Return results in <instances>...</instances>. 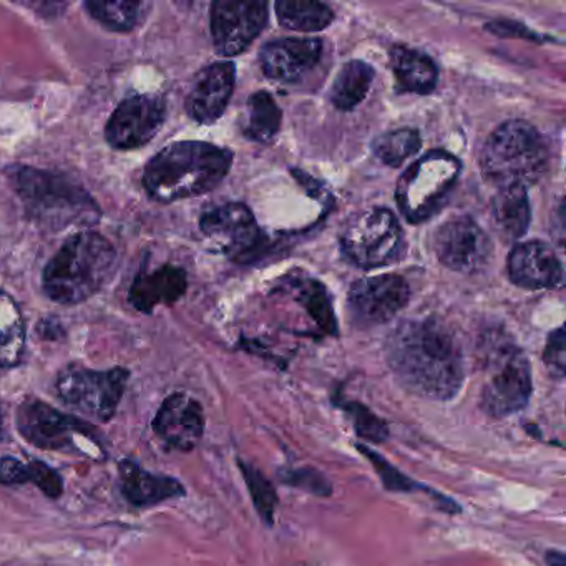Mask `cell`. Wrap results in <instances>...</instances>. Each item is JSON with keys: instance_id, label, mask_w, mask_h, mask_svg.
Instances as JSON below:
<instances>
[{"instance_id": "1", "label": "cell", "mask_w": 566, "mask_h": 566, "mask_svg": "<svg viewBox=\"0 0 566 566\" xmlns=\"http://www.w3.org/2000/svg\"><path fill=\"white\" fill-rule=\"evenodd\" d=\"M386 357L400 386L423 399H453L465 380L462 347L436 319L400 323L387 337Z\"/></svg>"}, {"instance_id": "2", "label": "cell", "mask_w": 566, "mask_h": 566, "mask_svg": "<svg viewBox=\"0 0 566 566\" xmlns=\"http://www.w3.org/2000/svg\"><path fill=\"white\" fill-rule=\"evenodd\" d=\"M233 154L207 142H178L155 155L144 174L145 191L160 203L213 191L230 174Z\"/></svg>"}, {"instance_id": "3", "label": "cell", "mask_w": 566, "mask_h": 566, "mask_svg": "<svg viewBox=\"0 0 566 566\" xmlns=\"http://www.w3.org/2000/svg\"><path fill=\"white\" fill-rule=\"evenodd\" d=\"M117 251L97 231H81L69 238L44 270V291L61 304L84 303L114 276Z\"/></svg>"}, {"instance_id": "4", "label": "cell", "mask_w": 566, "mask_h": 566, "mask_svg": "<svg viewBox=\"0 0 566 566\" xmlns=\"http://www.w3.org/2000/svg\"><path fill=\"white\" fill-rule=\"evenodd\" d=\"M9 180L14 185L32 220L51 230L72 224H94L101 218V208L84 187L64 175L12 167Z\"/></svg>"}, {"instance_id": "5", "label": "cell", "mask_w": 566, "mask_h": 566, "mask_svg": "<svg viewBox=\"0 0 566 566\" xmlns=\"http://www.w3.org/2000/svg\"><path fill=\"white\" fill-rule=\"evenodd\" d=\"M548 145L528 122L500 125L482 148L483 177L499 188L535 185L548 170Z\"/></svg>"}, {"instance_id": "6", "label": "cell", "mask_w": 566, "mask_h": 566, "mask_svg": "<svg viewBox=\"0 0 566 566\" xmlns=\"http://www.w3.org/2000/svg\"><path fill=\"white\" fill-rule=\"evenodd\" d=\"M485 382L480 407L493 419H505L528 406L532 397V367L528 357L502 334L490 336L483 344Z\"/></svg>"}, {"instance_id": "7", "label": "cell", "mask_w": 566, "mask_h": 566, "mask_svg": "<svg viewBox=\"0 0 566 566\" xmlns=\"http://www.w3.org/2000/svg\"><path fill=\"white\" fill-rule=\"evenodd\" d=\"M15 423L19 433L38 449L78 453L95 460L107 457L104 439L92 423L61 412L35 397L22 400Z\"/></svg>"}, {"instance_id": "8", "label": "cell", "mask_w": 566, "mask_h": 566, "mask_svg": "<svg viewBox=\"0 0 566 566\" xmlns=\"http://www.w3.org/2000/svg\"><path fill=\"white\" fill-rule=\"evenodd\" d=\"M462 164L452 154L429 151L407 168L397 184L399 210L410 223H422L440 210L455 187Z\"/></svg>"}, {"instance_id": "9", "label": "cell", "mask_w": 566, "mask_h": 566, "mask_svg": "<svg viewBox=\"0 0 566 566\" xmlns=\"http://www.w3.org/2000/svg\"><path fill=\"white\" fill-rule=\"evenodd\" d=\"M128 379L130 370L125 367L94 370L72 364L59 373L55 392L65 406L82 416L108 422L117 413Z\"/></svg>"}, {"instance_id": "10", "label": "cell", "mask_w": 566, "mask_h": 566, "mask_svg": "<svg viewBox=\"0 0 566 566\" xmlns=\"http://www.w3.org/2000/svg\"><path fill=\"white\" fill-rule=\"evenodd\" d=\"M344 256L363 268L386 266L403 250V231L399 220L387 208H370L350 218L340 234Z\"/></svg>"}, {"instance_id": "11", "label": "cell", "mask_w": 566, "mask_h": 566, "mask_svg": "<svg viewBox=\"0 0 566 566\" xmlns=\"http://www.w3.org/2000/svg\"><path fill=\"white\" fill-rule=\"evenodd\" d=\"M268 22V4L261 0H218L211 6V35L218 54H243Z\"/></svg>"}, {"instance_id": "12", "label": "cell", "mask_w": 566, "mask_h": 566, "mask_svg": "<svg viewBox=\"0 0 566 566\" xmlns=\"http://www.w3.org/2000/svg\"><path fill=\"white\" fill-rule=\"evenodd\" d=\"M433 251L443 266L455 273L482 271L492 258L489 234L470 217H453L440 224L433 237Z\"/></svg>"}, {"instance_id": "13", "label": "cell", "mask_w": 566, "mask_h": 566, "mask_svg": "<svg viewBox=\"0 0 566 566\" xmlns=\"http://www.w3.org/2000/svg\"><path fill=\"white\" fill-rule=\"evenodd\" d=\"M410 300V287L397 274L357 281L349 291L350 317L359 327L379 326L397 316Z\"/></svg>"}, {"instance_id": "14", "label": "cell", "mask_w": 566, "mask_h": 566, "mask_svg": "<svg viewBox=\"0 0 566 566\" xmlns=\"http://www.w3.org/2000/svg\"><path fill=\"white\" fill-rule=\"evenodd\" d=\"M167 107L160 97L134 95L125 98L112 114L105 138L115 150H135L154 140L164 127Z\"/></svg>"}, {"instance_id": "15", "label": "cell", "mask_w": 566, "mask_h": 566, "mask_svg": "<svg viewBox=\"0 0 566 566\" xmlns=\"http://www.w3.org/2000/svg\"><path fill=\"white\" fill-rule=\"evenodd\" d=\"M203 406L193 397L175 392L161 402L151 427L167 446L180 452H191L203 439Z\"/></svg>"}, {"instance_id": "16", "label": "cell", "mask_w": 566, "mask_h": 566, "mask_svg": "<svg viewBox=\"0 0 566 566\" xmlns=\"http://www.w3.org/2000/svg\"><path fill=\"white\" fill-rule=\"evenodd\" d=\"M201 233L210 238L231 258H241L254 250L260 230L250 208L227 203L207 211L200 220Z\"/></svg>"}, {"instance_id": "17", "label": "cell", "mask_w": 566, "mask_h": 566, "mask_svg": "<svg viewBox=\"0 0 566 566\" xmlns=\"http://www.w3.org/2000/svg\"><path fill=\"white\" fill-rule=\"evenodd\" d=\"M321 54L319 39H281L261 49L260 62L271 81L296 84L316 67Z\"/></svg>"}, {"instance_id": "18", "label": "cell", "mask_w": 566, "mask_h": 566, "mask_svg": "<svg viewBox=\"0 0 566 566\" xmlns=\"http://www.w3.org/2000/svg\"><path fill=\"white\" fill-rule=\"evenodd\" d=\"M237 84V67L218 62L200 72L187 98V111L193 120L211 125L224 114Z\"/></svg>"}, {"instance_id": "19", "label": "cell", "mask_w": 566, "mask_h": 566, "mask_svg": "<svg viewBox=\"0 0 566 566\" xmlns=\"http://www.w3.org/2000/svg\"><path fill=\"white\" fill-rule=\"evenodd\" d=\"M509 274L512 283L523 290H548L562 284L563 266L552 247L542 241H525L510 253Z\"/></svg>"}, {"instance_id": "20", "label": "cell", "mask_w": 566, "mask_h": 566, "mask_svg": "<svg viewBox=\"0 0 566 566\" xmlns=\"http://www.w3.org/2000/svg\"><path fill=\"white\" fill-rule=\"evenodd\" d=\"M118 480L122 495L137 509H147L187 495L180 480L148 472L137 460L125 459L118 463Z\"/></svg>"}, {"instance_id": "21", "label": "cell", "mask_w": 566, "mask_h": 566, "mask_svg": "<svg viewBox=\"0 0 566 566\" xmlns=\"http://www.w3.org/2000/svg\"><path fill=\"white\" fill-rule=\"evenodd\" d=\"M187 273L181 268L165 264L150 273H142L132 284L128 301L140 313H154L160 304H174L187 291Z\"/></svg>"}, {"instance_id": "22", "label": "cell", "mask_w": 566, "mask_h": 566, "mask_svg": "<svg viewBox=\"0 0 566 566\" xmlns=\"http://www.w3.org/2000/svg\"><path fill=\"white\" fill-rule=\"evenodd\" d=\"M492 218L496 231L506 241L520 240L525 237L530 221H532L526 188H499L492 200Z\"/></svg>"}, {"instance_id": "23", "label": "cell", "mask_w": 566, "mask_h": 566, "mask_svg": "<svg viewBox=\"0 0 566 566\" xmlns=\"http://www.w3.org/2000/svg\"><path fill=\"white\" fill-rule=\"evenodd\" d=\"M390 67L397 84L412 94L427 95L433 92L439 82V69L429 55L407 48L390 51Z\"/></svg>"}, {"instance_id": "24", "label": "cell", "mask_w": 566, "mask_h": 566, "mask_svg": "<svg viewBox=\"0 0 566 566\" xmlns=\"http://www.w3.org/2000/svg\"><path fill=\"white\" fill-rule=\"evenodd\" d=\"M25 350V324L15 301L0 291V369L19 366Z\"/></svg>"}, {"instance_id": "25", "label": "cell", "mask_w": 566, "mask_h": 566, "mask_svg": "<svg viewBox=\"0 0 566 566\" xmlns=\"http://www.w3.org/2000/svg\"><path fill=\"white\" fill-rule=\"evenodd\" d=\"M374 69L363 61H350L340 69L329 91V101L343 112L354 111L369 94Z\"/></svg>"}, {"instance_id": "26", "label": "cell", "mask_w": 566, "mask_h": 566, "mask_svg": "<svg viewBox=\"0 0 566 566\" xmlns=\"http://www.w3.org/2000/svg\"><path fill=\"white\" fill-rule=\"evenodd\" d=\"M276 14L281 25L300 32H319L334 21L331 8L314 0H280Z\"/></svg>"}, {"instance_id": "27", "label": "cell", "mask_w": 566, "mask_h": 566, "mask_svg": "<svg viewBox=\"0 0 566 566\" xmlns=\"http://www.w3.org/2000/svg\"><path fill=\"white\" fill-rule=\"evenodd\" d=\"M281 127V111L268 92H256L248 98L244 137L256 144H268L276 137Z\"/></svg>"}, {"instance_id": "28", "label": "cell", "mask_w": 566, "mask_h": 566, "mask_svg": "<svg viewBox=\"0 0 566 566\" xmlns=\"http://www.w3.org/2000/svg\"><path fill=\"white\" fill-rule=\"evenodd\" d=\"M420 147H422V138L419 132L412 128H399L377 137L373 144V151L384 165L396 168L417 155Z\"/></svg>"}, {"instance_id": "29", "label": "cell", "mask_w": 566, "mask_h": 566, "mask_svg": "<svg viewBox=\"0 0 566 566\" xmlns=\"http://www.w3.org/2000/svg\"><path fill=\"white\" fill-rule=\"evenodd\" d=\"M357 450L373 463L374 470H376L379 479L382 480L384 486L390 492H426L432 496H437L439 500H449V496L440 495L436 490H430L429 486L422 485V483L416 482L410 476L403 475L397 467L392 463L387 462L380 453L376 450L367 447L366 443H357Z\"/></svg>"}, {"instance_id": "30", "label": "cell", "mask_w": 566, "mask_h": 566, "mask_svg": "<svg viewBox=\"0 0 566 566\" xmlns=\"http://www.w3.org/2000/svg\"><path fill=\"white\" fill-rule=\"evenodd\" d=\"M240 469L244 480H247L248 490H250L258 515L266 523V526L273 525L274 513L277 509L276 489H274L271 480L251 463L240 462Z\"/></svg>"}, {"instance_id": "31", "label": "cell", "mask_w": 566, "mask_h": 566, "mask_svg": "<svg viewBox=\"0 0 566 566\" xmlns=\"http://www.w3.org/2000/svg\"><path fill=\"white\" fill-rule=\"evenodd\" d=\"M92 18L101 24L107 25L112 31L128 32L140 21V2H87L85 4Z\"/></svg>"}, {"instance_id": "32", "label": "cell", "mask_w": 566, "mask_h": 566, "mask_svg": "<svg viewBox=\"0 0 566 566\" xmlns=\"http://www.w3.org/2000/svg\"><path fill=\"white\" fill-rule=\"evenodd\" d=\"M340 406L353 419L357 436L373 443H382L389 439V427L373 410L359 402H343Z\"/></svg>"}, {"instance_id": "33", "label": "cell", "mask_w": 566, "mask_h": 566, "mask_svg": "<svg viewBox=\"0 0 566 566\" xmlns=\"http://www.w3.org/2000/svg\"><path fill=\"white\" fill-rule=\"evenodd\" d=\"M300 293H303V303L317 324L327 333L336 334V321L324 287L317 281H301Z\"/></svg>"}, {"instance_id": "34", "label": "cell", "mask_w": 566, "mask_h": 566, "mask_svg": "<svg viewBox=\"0 0 566 566\" xmlns=\"http://www.w3.org/2000/svg\"><path fill=\"white\" fill-rule=\"evenodd\" d=\"M280 480L294 489L304 490L317 496H329L333 493V485L329 479L319 470L303 467V469H281Z\"/></svg>"}, {"instance_id": "35", "label": "cell", "mask_w": 566, "mask_h": 566, "mask_svg": "<svg viewBox=\"0 0 566 566\" xmlns=\"http://www.w3.org/2000/svg\"><path fill=\"white\" fill-rule=\"evenodd\" d=\"M28 465L29 482L34 483L49 499H61L64 493V479L61 473L42 460H31Z\"/></svg>"}, {"instance_id": "36", "label": "cell", "mask_w": 566, "mask_h": 566, "mask_svg": "<svg viewBox=\"0 0 566 566\" xmlns=\"http://www.w3.org/2000/svg\"><path fill=\"white\" fill-rule=\"evenodd\" d=\"M565 333L562 327L555 333L549 334L548 343H546L545 353H543V363L548 369L553 379H563L566 369V349Z\"/></svg>"}, {"instance_id": "37", "label": "cell", "mask_w": 566, "mask_h": 566, "mask_svg": "<svg viewBox=\"0 0 566 566\" xmlns=\"http://www.w3.org/2000/svg\"><path fill=\"white\" fill-rule=\"evenodd\" d=\"M29 483V465L15 457H0V485L14 486Z\"/></svg>"}, {"instance_id": "38", "label": "cell", "mask_w": 566, "mask_h": 566, "mask_svg": "<svg viewBox=\"0 0 566 566\" xmlns=\"http://www.w3.org/2000/svg\"><path fill=\"white\" fill-rule=\"evenodd\" d=\"M545 559L548 566H566V556L562 549H548Z\"/></svg>"}, {"instance_id": "39", "label": "cell", "mask_w": 566, "mask_h": 566, "mask_svg": "<svg viewBox=\"0 0 566 566\" xmlns=\"http://www.w3.org/2000/svg\"><path fill=\"white\" fill-rule=\"evenodd\" d=\"M8 437L6 433L4 412H2V406H0V440H4Z\"/></svg>"}]
</instances>
